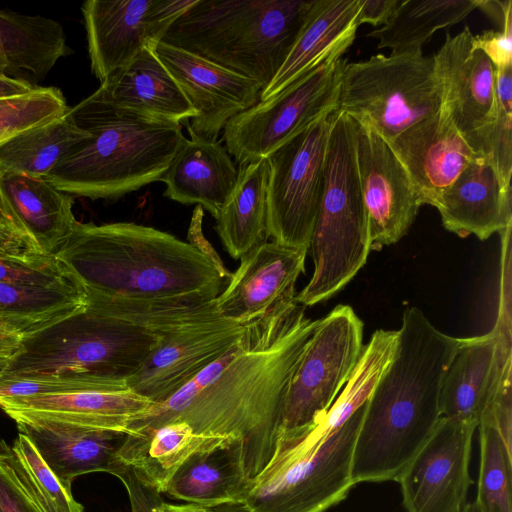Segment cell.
<instances>
[{
    "label": "cell",
    "instance_id": "cell-3",
    "mask_svg": "<svg viewBox=\"0 0 512 512\" xmlns=\"http://www.w3.org/2000/svg\"><path fill=\"white\" fill-rule=\"evenodd\" d=\"M56 256L85 291L134 299L218 297L232 274L193 244L133 222L77 221Z\"/></svg>",
    "mask_w": 512,
    "mask_h": 512
},
{
    "label": "cell",
    "instance_id": "cell-28",
    "mask_svg": "<svg viewBox=\"0 0 512 512\" xmlns=\"http://www.w3.org/2000/svg\"><path fill=\"white\" fill-rule=\"evenodd\" d=\"M238 442L232 437L205 436L182 421L126 433L116 457L148 486L165 494L178 469L194 454Z\"/></svg>",
    "mask_w": 512,
    "mask_h": 512
},
{
    "label": "cell",
    "instance_id": "cell-18",
    "mask_svg": "<svg viewBox=\"0 0 512 512\" xmlns=\"http://www.w3.org/2000/svg\"><path fill=\"white\" fill-rule=\"evenodd\" d=\"M469 27L457 35L446 34L433 55L442 91V107L472 151L480 155L488 128L495 118V68L473 46Z\"/></svg>",
    "mask_w": 512,
    "mask_h": 512
},
{
    "label": "cell",
    "instance_id": "cell-1",
    "mask_svg": "<svg viewBox=\"0 0 512 512\" xmlns=\"http://www.w3.org/2000/svg\"><path fill=\"white\" fill-rule=\"evenodd\" d=\"M305 308L288 298L247 323L228 364L172 421L236 439L248 480L273 455L292 376L318 323Z\"/></svg>",
    "mask_w": 512,
    "mask_h": 512
},
{
    "label": "cell",
    "instance_id": "cell-11",
    "mask_svg": "<svg viewBox=\"0 0 512 512\" xmlns=\"http://www.w3.org/2000/svg\"><path fill=\"white\" fill-rule=\"evenodd\" d=\"M363 348V322L349 305H338L318 319L292 376L280 431L318 424L354 372Z\"/></svg>",
    "mask_w": 512,
    "mask_h": 512
},
{
    "label": "cell",
    "instance_id": "cell-9",
    "mask_svg": "<svg viewBox=\"0 0 512 512\" xmlns=\"http://www.w3.org/2000/svg\"><path fill=\"white\" fill-rule=\"evenodd\" d=\"M441 107L434 59L423 51L377 54L343 67L338 110L388 143Z\"/></svg>",
    "mask_w": 512,
    "mask_h": 512
},
{
    "label": "cell",
    "instance_id": "cell-24",
    "mask_svg": "<svg viewBox=\"0 0 512 512\" xmlns=\"http://www.w3.org/2000/svg\"><path fill=\"white\" fill-rule=\"evenodd\" d=\"M167 170L160 179L164 195L181 204H198L214 218L231 193L238 169L226 147L218 140H207L189 128Z\"/></svg>",
    "mask_w": 512,
    "mask_h": 512
},
{
    "label": "cell",
    "instance_id": "cell-36",
    "mask_svg": "<svg viewBox=\"0 0 512 512\" xmlns=\"http://www.w3.org/2000/svg\"><path fill=\"white\" fill-rule=\"evenodd\" d=\"M478 0H400L389 20L367 34L378 39L377 48L392 54L422 51L439 29L462 21L477 8Z\"/></svg>",
    "mask_w": 512,
    "mask_h": 512
},
{
    "label": "cell",
    "instance_id": "cell-43",
    "mask_svg": "<svg viewBox=\"0 0 512 512\" xmlns=\"http://www.w3.org/2000/svg\"><path fill=\"white\" fill-rule=\"evenodd\" d=\"M117 478L126 488L130 512H162L161 494L145 484L131 467L125 466Z\"/></svg>",
    "mask_w": 512,
    "mask_h": 512
},
{
    "label": "cell",
    "instance_id": "cell-23",
    "mask_svg": "<svg viewBox=\"0 0 512 512\" xmlns=\"http://www.w3.org/2000/svg\"><path fill=\"white\" fill-rule=\"evenodd\" d=\"M435 208L448 231L486 240L512 223L511 186H504L488 159L476 154Z\"/></svg>",
    "mask_w": 512,
    "mask_h": 512
},
{
    "label": "cell",
    "instance_id": "cell-44",
    "mask_svg": "<svg viewBox=\"0 0 512 512\" xmlns=\"http://www.w3.org/2000/svg\"><path fill=\"white\" fill-rule=\"evenodd\" d=\"M472 42L475 48L488 57L494 68L512 65V26L474 35Z\"/></svg>",
    "mask_w": 512,
    "mask_h": 512
},
{
    "label": "cell",
    "instance_id": "cell-47",
    "mask_svg": "<svg viewBox=\"0 0 512 512\" xmlns=\"http://www.w3.org/2000/svg\"><path fill=\"white\" fill-rule=\"evenodd\" d=\"M477 8L484 11L489 17L493 18L503 30L512 26V2L511 1H480Z\"/></svg>",
    "mask_w": 512,
    "mask_h": 512
},
{
    "label": "cell",
    "instance_id": "cell-39",
    "mask_svg": "<svg viewBox=\"0 0 512 512\" xmlns=\"http://www.w3.org/2000/svg\"><path fill=\"white\" fill-rule=\"evenodd\" d=\"M11 448L46 512H84L83 506L63 487L24 434L18 433Z\"/></svg>",
    "mask_w": 512,
    "mask_h": 512
},
{
    "label": "cell",
    "instance_id": "cell-5",
    "mask_svg": "<svg viewBox=\"0 0 512 512\" xmlns=\"http://www.w3.org/2000/svg\"><path fill=\"white\" fill-rule=\"evenodd\" d=\"M315 0H195L162 42L270 84Z\"/></svg>",
    "mask_w": 512,
    "mask_h": 512
},
{
    "label": "cell",
    "instance_id": "cell-20",
    "mask_svg": "<svg viewBox=\"0 0 512 512\" xmlns=\"http://www.w3.org/2000/svg\"><path fill=\"white\" fill-rule=\"evenodd\" d=\"M307 252L267 241L244 255L216 299L221 317L245 325L279 302L295 297V284L305 272Z\"/></svg>",
    "mask_w": 512,
    "mask_h": 512
},
{
    "label": "cell",
    "instance_id": "cell-46",
    "mask_svg": "<svg viewBox=\"0 0 512 512\" xmlns=\"http://www.w3.org/2000/svg\"><path fill=\"white\" fill-rule=\"evenodd\" d=\"M43 254L16 234L0 228V256H29Z\"/></svg>",
    "mask_w": 512,
    "mask_h": 512
},
{
    "label": "cell",
    "instance_id": "cell-21",
    "mask_svg": "<svg viewBox=\"0 0 512 512\" xmlns=\"http://www.w3.org/2000/svg\"><path fill=\"white\" fill-rule=\"evenodd\" d=\"M10 418L69 493L80 475L106 472L117 477L125 468L116 452L126 432L31 416Z\"/></svg>",
    "mask_w": 512,
    "mask_h": 512
},
{
    "label": "cell",
    "instance_id": "cell-41",
    "mask_svg": "<svg viewBox=\"0 0 512 512\" xmlns=\"http://www.w3.org/2000/svg\"><path fill=\"white\" fill-rule=\"evenodd\" d=\"M72 278L57 256H0V282L48 285Z\"/></svg>",
    "mask_w": 512,
    "mask_h": 512
},
{
    "label": "cell",
    "instance_id": "cell-34",
    "mask_svg": "<svg viewBox=\"0 0 512 512\" xmlns=\"http://www.w3.org/2000/svg\"><path fill=\"white\" fill-rule=\"evenodd\" d=\"M87 297L74 278L48 285L0 282V325L24 337L86 308Z\"/></svg>",
    "mask_w": 512,
    "mask_h": 512
},
{
    "label": "cell",
    "instance_id": "cell-50",
    "mask_svg": "<svg viewBox=\"0 0 512 512\" xmlns=\"http://www.w3.org/2000/svg\"><path fill=\"white\" fill-rule=\"evenodd\" d=\"M0 228L16 234L17 236L21 237L24 241H26L29 245H31L33 248H35L28 241V239L24 236L20 226L18 225L16 219L14 218L13 214L11 213L10 208H9V206L5 200V197L3 195V192H2L1 183H0ZM36 250H38V249H36Z\"/></svg>",
    "mask_w": 512,
    "mask_h": 512
},
{
    "label": "cell",
    "instance_id": "cell-22",
    "mask_svg": "<svg viewBox=\"0 0 512 512\" xmlns=\"http://www.w3.org/2000/svg\"><path fill=\"white\" fill-rule=\"evenodd\" d=\"M389 144L406 169L421 205L433 207L476 155L443 108Z\"/></svg>",
    "mask_w": 512,
    "mask_h": 512
},
{
    "label": "cell",
    "instance_id": "cell-29",
    "mask_svg": "<svg viewBox=\"0 0 512 512\" xmlns=\"http://www.w3.org/2000/svg\"><path fill=\"white\" fill-rule=\"evenodd\" d=\"M151 405L130 389L0 399V408L9 417L31 416L126 433L130 419Z\"/></svg>",
    "mask_w": 512,
    "mask_h": 512
},
{
    "label": "cell",
    "instance_id": "cell-35",
    "mask_svg": "<svg viewBox=\"0 0 512 512\" xmlns=\"http://www.w3.org/2000/svg\"><path fill=\"white\" fill-rule=\"evenodd\" d=\"M89 136L71 107L58 117L27 129L0 144V172L45 177Z\"/></svg>",
    "mask_w": 512,
    "mask_h": 512
},
{
    "label": "cell",
    "instance_id": "cell-13",
    "mask_svg": "<svg viewBox=\"0 0 512 512\" xmlns=\"http://www.w3.org/2000/svg\"><path fill=\"white\" fill-rule=\"evenodd\" d=\"M195 0H87L81 7L91 71L100 82L161 41Z\"/></svg>",
    "mask_w": 512,
    "mask_h": 512
},
{
    "label": "cell",
    "instance_id": "cell-30",
    "mask_svg": "<svg viewBox=\"0 0 512 512\" xmlns=\"http://www.w3.org/2000/svg\"><path fill=\"white\" fill-rule=\"evenodd\" d=\"M71 52L59 22L0 9V74L37 87L58 60Z\"/></svg>",
    "mask_w": 512,
    "mask_h": 512
},
{
    "label": "cell",
    "instance_id": "cell-25",
    "mask_svg": "<svg viewBox=\"0 0 512 512\" xmlns=\"http://www.w3.org/2000/svg\"><path fill=\"white\" fill-rule=\"evenodd\" d=\"M0 183L24 236L41 253L56 256L77 223L72 196L43 177L22 173L0 172Z\"/></svg>",
    "mask_w": 512,
    "mask_h": 512
},
{
    "label": "cell",
    "instance_id": "cell-45",
    "mask_svg": "<svg viewBox=\"0 0 512 512\" xmlns=\"http://www.w3.org/2000/svg\"><path fill=\"white\" fill-rule=\"evenodd\" d=\"M400 0H360L359 12L356 23L359 27L362 24L373 26L384 25L395 9Z\"/></svg>",
    "mask_w": 512,
    "mask_h": 512
},
{
    "label": "cell",
    "instance_id": "cell-48",
    "mask_svg": "<svg viewBox=\"0 0 512 512\" xmlns=\"http://www.w3.org/2000/svg\"><path fill=\"white\" fill-rule=\"evenodd\" d=\"M35 86L5 74H0V99L24 95L31 92Z\"/></svg>",
    "mask_w": 512,
    "mask_h": 512
},
{
    "label": "cell",
    "instance_id": "cell-10",
    "mask_svg": "<svg viewBox=\"0 0 512 512\" xmlns=\"http://www.w3.org/2000/svg\"><path fill=\"white\" fill-rule=\"evenodd\" d=\"M346 59L337 53L273 97L233 117L223 129L228 153L239 165L267 158L317 119L338 110Z\"/></svg>",
    "mask_w": 512,
    "mask_h": 512
},
{
    "label": "cell",
    "instance_id": "cell-32",
    "mask_svg": "<svg viewBox=\"0 0 512 512\" xmlns=\"http://www.w3.org/2000/svg\"><path fill=\"white\" fill-rule=\"evenodd\" d=\"M249 480L241 445L233 442L190 457L174 474L165 494L204 508L240 503Z\"/></svg>",
    "mask_w": 512,
    "mask_h": 512
},
{
    "label": "cell",
    "instance_id": "cell-33",
    "mask_svg": "<svg viewBox=\"0 0 512 512\" xmlns=\"http://www.w3.org/2000/svg\"><path fill=\"white\" fill-rule=\"evenodd\" d=\"M95 310L164 336L222 320L217 297L192 294L160 299H134L85 291Z\"/></svg>",
    "mask_w": 512,
    "mask_h": 512
},
{
    "label": "cell",
    "instance_id": "cell-52",
    "mask_svg": "<svg viewBox=\"0 0 512 512\" xmlns=\"http://www.w3.org/2000/svg\"><path fill=\"white\" fill-rule=\"evenodd\" d=\"M215 512H248L240 503H229L212 508Z\"/></svg>",
    "mask_w": 512,
    "mask_h": 512
},
{
    "label": "cell",
    "instance_id": "cell-16",
    "mask_svg": "<svg viewBox=\"0 0 512 512\" xmlns=\"http://www.w3.org/2000/svg\"><path fill=\"white\" fill-rule=\"evenodd\" d=\"M196 112L183 122L195 135L217 140L236 115L261 100L260 85L205 58L162 41L148 45Z\"/></svg>",
    "mask_w": 512,
    "mask_h": 512
},
{
    "label": "cell",
    "instance_id": "cell-7",
    "mask_svg": "<svg viewBox=\"0 0 512 512\" xmlns=\"http://www.w3.org/2000/svg\"><path fill=\"white\" fill-rule=\"evenodd\" d=\"M314 272L295 296L304 307L322 302L348 284L371 250L359 178L353 119L333 113L326 149L324 182L309 249Z\"/></svg>",
    "mask_w": 512,
    "mask_h": 512
},
{
    "label": "cell",
    "instance_id": "cell-40",
    "mask_svg": "<svg viewBox=\"0 0 512 512\" xmlns=\"http://www.w3.org/2000/svg\"><path fill=\"white\" fill-rule=\"evenodd\" d=\"M0 512H46L5 440H0Z\"/></svg>",
    "mask_w": 512,
    "mask_h": 512
},
{
    "label": "cell",
    "instance_id": "cell-26",
    "mask_svg": "<svg viewBox=\"0 0 512 512\" xmlns=\"http://www.w3.org/2000/svg\"><path fill=\"white\" fill-rule=\"evenodd\" d=\"M360 0H315L284 63L261 92L267 100L334 54L344 53L358 28Z\"/></svg>",
    "mask_w": 512,
    "mask_h": 512
},
{
    "label": "cell",
    "instance_id": "cell-14",
    "mask_svg": "<svg viewBox=\"0 0 512 512\" xmlns=\"http://www.w3.org/2000/svg\"><path fill=\"white\" fill-rule=\"evenodd\" d=\"M477 426L441 417L396 481L407 512H462L472 483L469 463Z\"/></svg>",
    "mask_w": 512,
    "mask_h": 512
},
{
    "label": "cell",
    "instance_id": "cell-8",
    "mask_svg": "<svg viewBox=\"0 0 512 512\" xmlns=\"http://www.w3.org/2000/svg\"><path fill=\"white\" fill-rule=\"evenodd\" d=\"M366 403L325 438L280 431L271 459L249 480L240 504L248 512H326L343 501L355 486L352 455Z\"/></svg>",
    "mask_w": 512,
    "mask_h": 512
},
{
    "label": "cell",
    "instance_id": "cell-49",
    "mask_svg": "<svg viewBox=\"0 0 512 512\" xmlns=\"http://www.w3.org/2000/svg\"><path fill=\"white\" fill-rule=\"evenodd\" d=\"M23 338L20 333L0 325V358H10L18 350Z\"/></svg>",
    "mask_w": 512,
    "mask_h": 512
},
{
    "label": "cell",
    "instance_id": "cell-19",
    "mask_svg": "<svg viewBox=\"0 0 512 512\" xmlns=\"http://www.w3.org/2000/svg\"><path fill=\"white\" fill-rule=\"evenodd\" d=\"M245 325L222 319L158 335L155 347L128 379L127 387L152 404L164 402L236 344Z\"/></svg>",
    "mask_w": 512,
    "mask_h": 512
},
{
    "label": "cell",
    "instance_id": "cell-54",
    "mask_svg": "<svg viewBox=\"0 0 512 512\" xmlns=\"http://www.w3.org/2000/svg\"><path fill=\"white\" fill-rule=\"evenodd\" d=\"M8 357L4 358V357H1L0 358V373L3 371V369L5 368L6 364H7V361H8Z\"/></svg>",
    "mask_w": 512,
    "mask_h": 512
},
{
    "label": "cell",
    "instance_id": "cell-31",
    "mask_svg": "<svg viewBox=\"0 0 512 512\" xmlns=\"http://www.w3.org/2000/svg\"><path fill=\"white\" fill-rule=\"evenodd\" d=\"M268 158L239 165L237 181L215 218V230L234 259L267 242Z\"/></svg>",
    "mask_w": 512,
    "mask_h": 512
},
{
    "label": "cell",
    "instance_id": "cell-2",
    "mask_svg": "<svg viewBox=\"0 0 512 512\" xmlns=\"http://www.w3.org/2000/svg\"><path fill=\"white\" fill-rule=\"evenodd\" d=\"M392 358L367 403L356 438L351 477L396 481L429 439L441 416L445 372L461 338L438 330L416 308H407Z\"/></svg>",
    "mask_w": 512,
    "mask_h": 512
},
{
    "label": "cell",
    "instance_id": "cell-6",
    "mask_svg": "<svg viewBox=\"0 0 512 512\" xmlns=\"http://www.w3.org/2000/svg\"><path fill=\"white\" fill-rule=\"evenodd\" d=\"M158 335L86 308L22 339L0 380L56 376L96 383L111 392L142 366Z\"/></svg>",
    "mask_w": 512,
    "mask_h": 512
},
{
    "label": "cell",
    "instance_id": "cell-17",
    "mask_svg": "<svg viewBox=\"0 0 512 512\" xmlns=\"http://www.w3.org/2000/svg\"><path fill=\"white\" fill-rule=\"evenodd\" d=\"M510 331V315L504 311L489 333L461 338L441 385L442 417L478 427L500 390L511 382Z\"/></svg>",
    "mask_w": 512,
    "mask_h": 512
},
{
    "label": "cell",
    "instance_id": "cell-53",
    "mask_svg": "<svg viewBox=\"0 0 512 512\" xmlns=\"http://www.w3.org/2000/svg\"><path fill=\"white\" fill-rule=\"evenodd\" d=\"M462 512H481L476 501L467 503Z\"/></svg>",
    "mask_w": 512,
    "mask_h": 512
},
{
    "label": "cell",
    "instance_id": "cell-51",
    "mask_svg": "<svg viewBox=\"0 0 512 512\" xmlns=\"http://www.w3.org/2000/svg\"><path fill=\"white\" fill-rule=\"evenodd\" d=\"M162 512H215L213 509L204 508L193 504H170L164 500L160 505Z\"/></svg>",
    "mask_w": 512,
    "mask_h": 512
},
{
    "label": "cell",
    "instance_id": "cell-4",
    "mask_svg": "<svg viewBox=\"0 0 512 512\" xmlns=\"http://www.w3.org/2000/svg\"><path fill=\"white\" fill-rule=\"evenodd\" d=\"M71 111L89 136L44 177L71 196L117 200L160 181L185 140L180 122L113 106L94 93Z\"/></svg>",
    "mask_w": 512,
    "mask_h": 512
},
{
    "label": "cell",
    "instance_id": "cell-38",
    "mask_svg": "<svg viewBox=\"0 0 512 512\" xmlns=\"http://www.w3.org/2000/svg\"><path fill=\"white\" fill-rule=\"evenodd\" d=\"M68 109L56 87L37 86L27 94L0 99V144Z\"/></svg>",
    "mask_w": 512,
    "mask_h": 512
},
{
    "label": "cell",
    "instance_id": "cell-12",
    "mask_svg": "<svg viewBox=\"0 0 512 512\" xmlns=\"http://www.w3.org/2000/svg\"><path fill=\"white\" fill-rule=\"evenodd\" d=\"M334 112L311 123L267 157V230L272 241L309 249L322 195Z\"/></svg>",
    "mask_w": 512,
    "mask_h": 512
},
{
    "label": "cell",
    "instance_id": "cell-37",
    "mask_svg": "<svg viewBox=\"0 0 512 512\" xmlns=\"http://www.w3.org/2000/svg\"><path fill=\"white\" fill-rule=\"evenodd\" d=\"M477 428L480 466L475 501L481 512H512V452L491 423L481 421Z\"/></svg>",
    "mask_w": 512,
    "mask_h": 512
},
{
    "label": "cell",
    "instance_id": "cell-15",
    "mask_svg": "<svg viewBox=\"0 0 512 512\" xmlns=\"http://www.w3.org/2000/svg\"><path fill=\"white\" fill-rule=\"evenodd\" d=\"M359 178L371 250L398 242L421 206L415 187L390 144L353 119Z\"/></svg>",
    "mask_w": 512,
    "mask_h": 512
},
{
    "label": "cell",
    "instance_id": "cell-27",
    "mask_svg": "<svg viewBox=\"0 0 512 512\" xmlns=\"http://www.w3.org/2000/svg\"><path fill=\"white\" fill-rule=\"evenodd\" d=\"M94 94L113 106L158 119L182 123L196 116L174 78L148 47L101 82Z\"/></svg>",
    "mask_w": 512,
    "mask_h": 512
},
{
    "label": "cell",
    "instance_id": "cell-42",
    "mask_svg": "<svg viewBox=\"0 0 512 512\" xmlns=\"http://www.w3.org/2000/svg\"><path fill=\"white\" fill-rule=\"evenodd\" d=\"M488 159L504 186H511L512 111L495 102V118L489 127L481 155Z\"/></svg>",
    "mask_w": 512,
    "mask_h": 512
}]
</instances>
